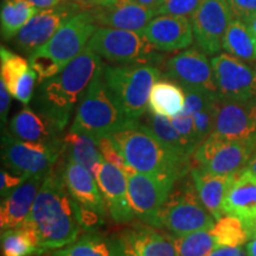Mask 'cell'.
<instances>
[{
  "mask_svg": "<svg viewBox=\"0 0 256 256\" xmlns=\"http://www.w3.org/2000/svg\"><path fill=\"white\" fill-rule=\"evenodd\" d=\"M88 46L101 58L113 64H154L162 56L142 32L98 26Z\"/></svg>",
  "mask_w": 256,
  "mask_h": 256,
  "instance_id": "ba28073f",
  "label": "cell"
},
{
  "mask_svg": "<svg viewBox=\"0 0 256 256\" xmlns=\"http://www.w3.org/2000/svg\"><path fill=\"white\" fill-rule=\"evenodd\" d=\"M104 68L101 57L87 46L62 72L40 82L34 101L36 110L63 132L89 84Z\"/></svg>",
  "mask_w": 256,
  "mask_h": 256,
  "instance_id": "7a4b0ae2",
  "label": "cell"
},
{
  "mask_svg": "<svg viewBox=\"0 0 256 256\" xmlns=\"http://www.w3.org/2000/svg\"><path fill=\"white\" fill-rule=\"evenodd\" d=\"M98 28L89 10L66 20L49 42L28 55V63L37 72L38 81L51 78L62 72L84 50Z\"/></svg>",
  "mask_w": 256,
  "mask_h": 256,
  "instance_id": "277c9868",
  "label": "cell"
},
{
  "mask_svg": "<svg viewBox=\"0 0 256 256\" xmlns=\"http://www.w3.org/2000/svg\"><path fill=\"white\" fill-rule=\"evenodd\" d=\"M63 145H48L17 139L10 132L2 138V159L6 168L30 178L46 176L62 156Z\"/></svg>",
  "mask_w": 256,
  "mask_h": 256,
  "instance_id": "9c48e42d",
  "label": "cell"
},
{
  "mask_svg": "<svg viewBox=\"0 0 256 256\" xmlns=\"http://www.w3.org/2000/svg\"><path fill=\"white\" fill-rule=\"evenodd\" d=\"M98 72L89 84L78 106L70 130L98 140L110 136L124 128L136 126L138 121L130 120L115 104L110 90Z\"/></svg>",
  "mask_w": 256,
  "mask_h": 256,
  "instance_id": "8992f818",
  "label": "cell"
},
{
  "mask_svg": "<svg viewBox=\"0 0 256 256\" xmlns=\"http://www.w3.org/2000/svg\"><path fill=\"white\" fill-rule=\"evenodd\" d=\"M222 48L244 62L256 63V36L241 20L232 19L223 37Z\"/></svg>",
  "mask_w": 256,
  "mask_h": 256,
  "instance_id": "f1b7e54d",
  "label": "cell"
},
{
  "mask_svg": "<svg viewBox=\"0 0 256 256\" xmlns=\"http://www.w3.org/2000/svg\"><path fill=\"white\" fill-rule=\"evenodd\" d=\"M81 11L84 10L75 0H69L68 4L40 11L14 37L16 46L22 52L31 55L38 48L49 42L66 20Z\"/></svg>",
  "mask_w": 256,
  "mask_h": 256,
  "instance_id": "9a60e30c",
  "label": "cell"
},
{
  "mask_svg": "<svg viewBox=\"0 0 256 256\" xmlns=\"http://www.w3.org/2000/svg\"><path fill=\"white\" fill-rule=\"evenodd\" d=\"M249 108H250V116H252V122H254V126L256 128V101L252 102L249 106Z\"/></svg>",
  "mask_w": 256,
  "mask_h": 256,
  "instance_id": "f907efd6",
  "label": "cell"
},
{
  "mask_svg": "<svg viewBox=\"0 0 256 256\" xmlns=\"http://www.w3.org/2000/svg\"><path fill=\"white\" fill-rule=\"evenodd\" d=\"M246 229H247L249 241H250V240H254V238H256V220H255L254 223H252L250 226H246Z\"/></svg>",
  "mask_w": 256,
  "mask_h": 256,
  "instance_id": "c3c4849f",
  "label": "cell"
},
{
  "mask_svg": "<svg viewBox=\"0 0 256 256\" xmlns=\"http://www.w3.org/2000/svg\"><path fill=\"white\" fill-rule=\"evenodd\" d=\"M40 10L28 0H2V37L11 40L36 16Z\"/></svg>",
  "mask_w": 256,
  "mask_h": 256,
  "instance_id": "f546056e",
  "label": "cell"
},
{
  "mask_svg": "<svg viewBox=\"0 0 256 256\" xmlns=\"http://www.w3.org/2000/svg\"><path fill=\"white\" fill-rule=\"evenodd\" d=\"M138 124L179 154L194 158L196 148L176 130L168 118H162L150 110L138 120Z\"/></svg>",
  "mask_w": 256,
  "mask_h": 256,
  "instance_id": "83f0119b",
  "label": "cell"
},
{
  "mask_svg": "<svg viewBox=\"0 0 256 256\" xmlns=\"http://www.w3.org/2000/svg\"><path fill=\"white\" fill-rule=\"evenodd\" d=\"M174 186L160 210V226L174 236L212 229L216 220L202 203L191 174Z\"/></svg>",
  "mask_w": 256,
  "mask_h": 256,
  "instance_id": "52a82bcc",
  "label": "cell"
},
{
  "mask_svg": "<svg viewBox=\"0 0 256 256\" xmlns=\"http://www.w3.org/2000/svg\"><path fill=\"white\" fill-rule=\"evenodd\" d=\"M8 132L25 142H43L48 145H63L62 130L46 115L25 107L10 121Z\"/></svg>",
  "mask_w": 256,
  "mask_h": 256,
  "instance_id": "603a6c76",
  "label": "cell"
},
{
  "mask_svg": "<svg viewBox=\"0 0 256 256\" xmlns=\"http://www.w3.org/2000/svg\"><path fill=\"white\" fill-rule=\"evenodd\" d=\"M234 19L247 24L256 16V0H226Z\"/></svg>",
  "mask_w": 256,
  "mask_h": 256,
  "instance_id": "ab89813d",
  "label": "cell"
},
{
  "mask_svg": "<svg viewBox=\"0 0 256 256\" xmlns=\"http://www.w3.org/2000/svg\"><path fill=\"white\" fill-rule=\"evenodd\" d=\"M44 254L36 241L26 230L20 228L8 229L2 232V256H36Z\"/></svg>",
  "mask_w": 256,
  "mask_h": 256,
  "instance_id": "d6a6232c",
  "label": "cell"
},
{
  "mask_svg": "<svg viewBox=\"0 0 256 256\" xmlns=\"http://www.w3.org/2000/svg\"><path fill=\"white\" fill-rule=\"evenodd\" d=\"M200 0H162V4L156 8L158 14L180 16V17H191L196 11Z\"/></svg>",
  "mask_w": 256,
  "mask_h": 256,
  "instance_id": "d590c367",
  "label": "cell"
},
{
  "mask_svg": "<svg viewBox=\"0 0 256 256\" xmlns=\"http://www.w3.org/2000/svg\"><path fill=\"white\" fill-rule=\"evenodd\" d=\"M250 104L226 100L218 96L215 106L214 136L248 144L256 150V128L250 116Z\"/></svg>",
  "mask_w": 256,
  "mask_h": 256,
  "instance_id": "e0dca14e",
  "label": "cell"
},
{
  "mask_svg": "<svg viewBox=\"0 0 256 256\" xmlns=\"http://www.w3.org/2000/svg\"><path fill=\"white\" fill-rule=\"evenodd\" d=\"M124 174L134 215L147 226L156 229L162 228L160 210L177 182L171 178L142 174L133 168Z\"/></svg>",
  "mask_w": 256,
  "mask_h": 256,
  "instance_id": "30bf717a",
  "label": "cell"
},
{
  "mask_svg": "<svg viewBox=\"0 0 256 256\" xmlns=\"http://www.w3.org/2000/svg\"><path fill=\"white\" fill-rule=\"evenodd\" d=\"M196 185L198 196L206 210L218 220L224 214V200L235 180V174H214L204 171L200 166H194L190 172Z\"/></svg>",
  "mask_w": 256,
  "mask_h": 256,
  "instance_id": "d4e9b609",
  "label": "cell"
},
{
  "mask_svg": "<svg viewBox=\"0 0 256 256\" xmlns=\"http://www.w3.org/2000/svg\"><path fill=\"white\" fill-rule=\"evenodd\" d=\"M98 147H100L101 154L104 156V162H110V164L118 166V168L122 170L124 174L132 168L126 162V160H124L122 154H121L120 150L118 148L116 144L114 142V140L112 139V136L101 138V139H98Z\"/></svg>",
  "mask_w": 256,
  "mask_h": 256,
  "instance_id": "8d00e7d4",
  "label": "cell"
},
{
  "mask_svg": "<svg viewBox=\"0 0 256 256\" xmlns=\"http://www.w3.org/2000/svg\"><path fill=\"white\" fill-rule=\"evenodd\" d=\"M75 2L81 5L83 10H90L98 6L107 5L110 0H75Z\"/></svg>",
  "mask_w": 256,
  "mask_h": 256,
  "instance_id": "f6af8a7d",
  "label": "cell"
},
{
  "mask_svg": "<svg viewBox=\"0 0 256 256\" xmlns=\"http://www.w3.org/2000/svg\"><path fill=\"white\" fill-rule=\"evenodd\" d=\"M247 25H248V28H250V31L252 32V34H254L255 36H256V16H255L254 18L250 19V20L248 22Z\"/></svg>",
  "mask_w": 256,
  "mask_h": 256,
  "instance_id": "816d5d0a",
  "label": "cell"
},
{
  "mask_svg": "<svg viewBox=\"0 0 256 256\" xmlns=\"http://www.w3.org/2000/svg\"><path fill=\"white\" fill-rule=\"evenodd\" d=\"M147 224H134L110 238L112 256H178L171 236Z\"/></svg>",
  "mask_w": 256,
  "mask_h": 256,
  "instance_id": "5bb4252c",
  "label": "cell"
},
{
  "mask_svg": "<svg viewBox=\"0 0 256 256\" xmlns=\"http://www.w3.org/2000/svg\"><path fill=\"white\" fill-rule=\"evenodd\" d=\"M255 147L211 134L194 154L197 166L214 174H238L247 168Z\"/></svg>",
  "mask_w": 256,
  "mask_h": 256,
  "instance_id": "7c38bea8",
  "label": "cell"
},
{
  "mask_svg": "<svg viewBox=\"0 0 256 256\" xmlns=\"http://www.w3.org/2000/svg\"><path fill=\"white\" fill-rule=\"evenodd\" d=\"M232 19L226 0H200L190 17L194 40L200 50L209 56L217 55L222 49L223 37Z\"/></svg>",
  "mask_w": 256,
  "mask_h": 256,
  "instance_id": "4fadbf2b",
  "label": "cell"
},
{
  "mask_svg": "<svg viewBox=\"0 0 256 256\" xmlns=\"http://www.w3.org/2000/svg\"><path fill=\"white\" fill-rule=\"evenodd\" d=\"M210 60L220 98L244 104L256 101V63L250 66L228 52L212 56Z\"/></svg>",
  "mask_w": 256,
  "mask_h": 256,
  "instance_id": "8fae6325",
  "label": "cell"
},
{
  "mask_svg": "<svg viewBox=\"0 0 256 256\" xmlns=\"http://www.w3.org/2000/svg\"><path fill=\"white\" fill-rule=\"evenodd\" d=\"M95 179L112 220L118 224L132 222L136 215L128 196L127 177L122 170L104 162Z\"/></svg>",
  "mask_w": 256,
  "mask_h": 256,
  "instance_id": "d6986e66",
  "label": "cell"
},
{
  "mask_svg": "<svg viewBox=\"0 0 256 256\" xmlns=\"http://www.w3.org/2000/svg\"><path fill=\"white\" fill-rule=\"evenodd\" d=\"M170 236L178 256H208L220 247L211 230H198L186 235Z\"/></svg>",
  "mask_w": 256,
  "mask_h": 256,
  "instance_id": "1f68e13d",
  "label": "cell"
},
{
  "mask_svg": "<svg viewBox=\"0 0 256 256\" xmlns=\"http://www.w3.org/2000/svg\"><path fill=\"white\" fill-rule=\"evenodd\" d=\"M89 11L98 25L142 34L147 24L158 16L156 10L145 8L134 0H110L107 5L98 6Z\"/></svg>",
  "mask_w": 256,
  "mask_h": 256,
  "instance_id": "ac0fdd59",
  "label": "cell"
},
{
  "mask_svg": "<svg viewBox=\"0 0 256 256\" xmlns=\"http://www.w3.org/2000/svg\"><path fill=\"white\" fill-rule=\"evenodd\" d=\"M26 177L19 174H12L11 172L2 170V180H0V194L2 197L8 196L11 191H14L16 188H18L22 183L26 180Z\"/></svg>",
  "mask_w": 256,
  "mask_h": 256,
  "instance_id": "60d3db41",
  "label": "cell"
},
{
  "mask_svg": "<svg viewBox=\"0 0 256 256\" xmlns=\"http://www.w3.org/2000/svg\"><path fill=\"white\" fill-rule=\"evenodd\" d=\"M81 210L58 168H54L44 178L30 215L20 228L31 234L43 252L55 250L75 241L84 230Z\"/></svg>",
  "mask_w": 256,
  "mask_h": 256,
  "instance_id": "6da1fadb",
  "label": "cell"
},
{
  "mask_svg": "<svg viewBox=\"0 0 256 256\" xmlns=\"http://www.w3.org/2000/svg\"><path fill=\"white\" fill-rule=\"evenodd\" d=\"M134 2H138V4L145 6V8L156 10V8H158L160 4H162V0H134Z\"/></svg>",
  "mask_w": 256,
  "mask_h": 256,
  "instance_id": "bcb514c9",
  "label": "cell"
},
{
  "mask_svg": "<svg viewBox=\"0 0 256 256\" xmlns=\"http://www.w3.org/2000/svg\"><path fill=\"white\" fill-rule=\"evenodd\" d=\"M248 168L249 171L254 172V174H256V150H255V152L252 153V158H250V160H249L247 168Z\"/></svg>",
  "mask_w": 256,
  "mask_h": 256,
  "instance_id": "681fc988",
  "label": "cell"
},
{
  "mask_svg": "<svg viewBox=\"0 0 256 256\" xmlns=\"http://www.w3.org/2000/svg\"><path fill=\"white\" fill-rule=\"evenodd\" d=\"M0 64H2V68H0L2 81L5 83L10 92L14 90L18 80L31 68L28 60L24 57L16 55L14 52L4 46L0 49Z\"/></svg>",
  "mask_w": 256,
  "mask_h": 256,
  "instance_id": "e575fe53",
  "label": "cell"
},
{
  "mask_svg": "<svg viewBox=\"0 0 256 256\" xmlns=\"http://www.w3.org/2000/svg\"><path fill=\"white\" fill-rule=\"evenodd\" d=\"M170 120H171V122L174 126L176 130H177L178 132L180 133L182 136H183L185 139H186L188 142L197 150V147L200 146V140H198L196 127H194V118H192V115L188 114L186 112L183 110L178 115V116H176L174 119H170Z\"/></svg>",
  "mask_w": 256,
  "mask_h": 256,
  "instance_id": "f35d334b",
  "label": "cell"
},
{
  "mask_svg": "<svg viewBox=\"0 0 256 256\" xmlns=\"http://www.w3.org/2000/svg\"><path fill=\"white\" fill-rule=\"evenodd\" d=\"M150 43L156 50L172 52L191 46L194 36L191 22L186 17L158 14L144 30Z\"/></svg>",
  "mask_w": 256,
  "mask_h": 256,
  "instance_id": "ffe728a7",
  "label": "cell"
},
{
  "mask_svg": "<svg viewBox=\"0 0 256 256\" xmlns=\"http://www.w3.org/2000/svg\"><path fill=\"white\" fill-rule=\"evenodd\" d=\"M63 158L64 162L58 170L74 200L82 206L95 211L102 218H104L106 211L108 210L94 176L74 160L66 156Z\"/></svg>",
  "mask_w": 256,
  "mask_h": 256,
  "instance_id": "44dd1931",
  "label": "cell"
},
{
  "mask_svg": "<svg viewBox=\"0 0 256 256\" xmlns=\"http://www.w3.org/2000/svg\"><path fill=\"white\" fill-rule=\"evenodd\" d=\"M220 247H242L249 242L248 232L241 220L224 215L211 229Z\"/></svg>",
  "mask_w": 256,
  "mask_h": 256,
  "instance_id": "836d02e7",
  "label": "cell"
},
{
  "mask_svg": "<svg viewBox=\"0 0 256 256\" xmlns=\"http://www.w3.org/2000/svg\"><path fill=\"white\" fill-rule=\"evenodd\" d=\"M246 254H247V256H256V238L247 242V244H246Z\"/></svg>",
  "mask_w": 256,
  "mask_h": 256,
  "instance_id": "7dc6e473",
  "label": "cell"
},
{
  "mask_svg": "<svg viewBox=\"0 0 256 256\" xmlns=\"http://www.w3.org/2000/svg\"><path fill=\"white\" fill-rule=\"evenodd\" d=\"M10 95L11 92H8V87L2 81H0V113H2V124L8 119V114L10 110Z\"/></svg>",
  "mask_w": 256,
  "mask_h": 256,
  "instance_id": "b9f144b4",
  "label": "cell"
},
{
  "mask_svg": "<svg viewBox=\"0 0 256 256\" xmlns=\"http://www.w3.org/2000/svg\"><path fill=\"white\" fill-rule=\"evenodd\" d=\"M185 107L184 88L170 78H159L150 94L148 108L162 118L174 119Z\"/></svg>",
  "mask_w": 256,
  "mask_h": 256,
  "instance_id": "4316f807",
  "label": "cell"
},
{
  "mask_svg": "<svg viewBox=\"0 0 256 256\" xmlns=\"http://www.w3.org/2000/svg\"><path fill=\"white\" fill-rule=\"evenodd\" d=\"M48 256H112L110 241L95 230H90Z\"/></svg>",
  "mask_w": 256,
  "mask_h": 256,
  "instance_id": "4dcf8cb0",
  "label": "cell"
},
{
  "mask_svg": "<svg viewBox=\"0 0 256 256\" xmlns=\"http://www.w3.org/2000/svg\"><path fill=\"white\" fill-rule=\"evenodd\" d=\"M224 214L241 220L246 226L256 220V174L244 168L236 174L224 200Z\"/></svg>",
  "mask_w": 256,
  "mask_h": 256,
  "instance_id": "cb8c5ba5",
  "label": "cell"
},
{
  "mask_svg": "<svg viewBox=\"0 0 256 256\" xmlns=\"http://www.w3.org/2000/svg\"><path fill=\"white\" fill-rule=\"evenodd\" d=\"M38 78L37 72L34 69L30 68L18 80L16 83L14 90H12L11 95L14 96L16 100L24 104H30L32 95H34V84H36V80Z\"/></svg>",
  "mask_w": 256,
  "mask_h": 256,
  "instance_id": "74e56055",
  "label": "cell"
},
{
  "mask_svg": "<svg viewBox=\"0 0 256 256\" xmlns=\"http://www.w3.org/2000/svg\"><path fill=\"white\" fill-rule=\"evenodd\" d=\"M165 76L183 88L203 89L217 94L211 60L202 50L188 49L165 62Z\"/></svg>",
  "mask_w": 256,
  "mask_h": 256,
  "instance_id": "2e32d148",
  "label": "cell"
},
{
  "mask_svg": "<svg viewBox=\"0 0 256 256\" xmlns=\"http://www.w3.org/2000/svg\"><path fill=\"white\" fill-rule=\"evenodd\" d=\"M102 76L124 116L138 121L147 112L153 86L164 75L154 64H104Z\"/></svg>",
  "mask_w": 256,
  "mask_h": 256,
  "instance_id": "5b68a950",
  "label": "cell"
},
{
  "mask_svg": "<svg viewBox=\"0 0 256 256\" xmlns=\"http://www.w3.org/2000/svg\"><path fill=\"white\" fill-rule=\"evenodd\" d=\"M208 256H247L242 247H220Z\"/></svg>",
  "mask_w": 256,
  "mask_h": 256,
  "instance_id": "7bdbcfd3",
  "label": "cell"
},
{
  "mask_svg": "<svg viewBox=\"0 0 256 256\" xmlns=\"http://www.w3.org/2000/svg\"><path fill=\"white\" fill-rule=\"evenodd\" d=\"M28 2H31L34 6H36L40 11L54 8L60 5V0H28Z\"/></svg>",
  "mask_w": 256,
  "mask_h": 256,
  "instance_id": "ee69618b",
  "label": "cell"
},
{
  "mask_svg": "<svg viewBox=\"0 0 256 256\" xmlns=\"http://www.w3.org/2000/svg\"><path fill=\"white\" fill-rule=\"evenodd\" d=\"M46 176L28 178L8 196L2 197L0 206V226L2 232L18 228L30 215L32 206L43 184Z\"/></svg>",
  "mask_w": 256,
  "mask_h": 256,
  "instance_id": "7402d4cb",
  "label": "cell"
},
{
  "mask_svg": "<svg viewBox=\"0 0 256 256\" xmlns=\"http://www.w3.org/2000/svg\"><path fill=\"white\" fill-rule=\"evenodd\" d=\"M130 168L156 177L179 179L190 174V156L179 154L136 124L110 136Z\"/></svg>",
  "mask_w": 256,
  "mask_h": 256,
  "instance_id": "3957f363",
  "label": "cell"
},
{
  "mask_svg": "<svg viewBox=\"0 0 256 256\" xmlns=\"http://www.w3.org/2000/svg\"><path fill=\"white\" fill-rule=\"evenodd\" d=\"M62 156L82 165L94 177H96L104 162L98 140L72 130H69L66 136H63Z\"/></svg>",
  "mask_w": 256,
  "mask_h": 256,
  "instance_id": "484cf974",
  "label": "cell"
}]
</instances>
